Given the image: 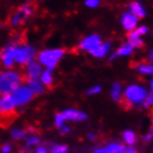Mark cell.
I'll list each match as a JSON object with an SVG mask.
<instances>
[{
  "label": "cell",
  "instance_id": "cell-1",
  "mask_svg": "<svg viewBox=\"0 0 153 153\" xmlns=\"http://www.w3.org/2000/svg\"><path fill=\"white\" fill-rule=\"evenodd\" d=\"M148 95L146 88L139 85H131L125 88L121 101H123V104L126 107L142 104Z\"/></svg>",
  "mask_w": 153,
  "mask_h": 153
},
{
  "label": "cell",
  "instance_id": "cell-2",
  "mask_svg": "<svg viewBox=\"0 0 153 153\" xmlns=\"http://www.w3.org/2000/svg\"><path fill=\"white\" fill-rule=\"evenodd\" d=\"M22 77L20 74L14 71H7L1 74L0 76V92L2 95L11 94L21 86Z\"/></svg>",
  "mask_w": 153,
  "mask_h": 153
},
{
  "label": "cell",
  "instance_id": "cell-3",
  "mask_svg": "<svg viewBox=\"0 0 153 153\" xmlns=\"http://www.w3.org/2000/svg\"><path fill=\"white\" fill-rule=\"evenodd\" d=\"M64 53V50L61 48L45 49L38 53L37 59L39 63L45 67H47V69L53 70L57 66L61 58L63 57Z\"/></svg>",
  "mask_w": 153,
  "mask_h": 153
},
{
  "label": "cell",
  "instance_id": "cell-4",
  "mask_svg": "<svg viewBox=\"0 0 153 153\" xmlns=\"http://www.w3.org/2000/svg\"><path fill=\"white\" fill-rule=\"evenodd\" d=\"M35 57V49L29 45L17 46L15 51V60L21 65H27L33 60Z\"/></svg>",
  "mask_w": 153,
  "mask_h": 153
},
{
  "label": "cell",
  "instance_id": "cell-5",
  "mask_svg": "<svg viewBox=\"0 0 153 153\" xmlns=\"http://www.w3.org/2000/svg\"><path fill=\"white\" fill-rule=\"evenodd\" d=\"M11 97L16 106H23L33 100V93L28 86L21 85L11 93Z\"/></svg>",
  "mask_w": 153,
  "mask_h": 153
},
{
  "label": "cell",
  "instance_id": "cell-6",
  "mask_svg": "<svg viewBox=\"0 0 153 153\" xmlns=\"http://www.w3.org/2000/svg\"><path fill=\"white\" fill-rule=\"evenodd\" d=\"M33 13V6L30 3H25L22 5L18 10L13 13L10 19V24L12 26H18L22 24L26 19H28Z\"/></svg>",
  "mask_w": 153,
  "mask_h": 153
},
{
  "label": "cell",
  "instance_id": "cell-7",
  "mask_svg": "<svg viewBox=\"0 0 153 153\" xmlns=\"http://www.w3.org/2000/svg\"><path fill=\"white\" fill-rule=\"evenodd\" d=\"M16 45L10 44L3 49L1 54V59H2V64L5 68L10 69L13 67L15 60V51H16Z\"/></svg>",
  "mask_w": 153,
  "mask_h": 153
},
{
  "label": "cell",
  "instance_id": "cell-8",
  "mask_svg": "<svg viewBox=\"0 0 153 153\" xmlns=\"http://www.w3.org/2000/svg\"><path fill=\"white\" fill-rule=\"evenodd\" d=\"M16 107L17 106L12 100L11 94L2 95L1 100H0V111H1V114L3 117L5 116L7 118V117L12 116Z\"/></svg>",
  "mask_w": 153,
  "mask_h": 153
},
{
  "label": "cell",
  "instance_id": "cell-9",
  "mask_svg": "<svg viewBox=\"0 0 153 153\" xmlns=\"http://www.w3.org/2000/svg\"><path fill=\"white\" fill-rule=\"evenodd\" d=\"M102 42V39L100 37V35H98L97 33L90 34L88 36L85 37L79 44V49L84 50V51H90L96 47H97L98 45H100Z\"/></svg>",
  "mask_w": 153,
  "mask_h": 153
},
{
  "label": "cell",
  "instance_id": "cell-10",
  "mask_svg": "<svg viewBox=\"0 0 153 153\" xmlns=\"http://www.w3.org/2000/svg\"><path fill=\"white\" fill-rule=\"evenodd\" d=\"M121 23L123 28L129 33L133 32L137 29V26L138 23V18L134 16L130 12H124L121 16Z\"/></svg>",
  "mask_w": 153,
  "mask_h": 153
},
{
  "label": "cell",
  "instance_id": "cell-11",
  "mask_svg": "<svg viewBox=\"0 0 153 153\" xmlns=\"http://www.w3.org/2000/svg\"><path fill=\"white\" fill-rule=\"evenodd\" d=\"M43 74L42 66L39 61L33 60L26 65V76L24 79H38Z\"/></svg>",
  "mask_w": 153,
  "mask_h": 153
},
{
  "label": "cell",
  "instance_id": "cell-12",
  "mask_svg": "<svg viewBox=\"0 0 153 153\" xmlns=\"http://www.w3.org/2000/svg\"><path fill=\"white\" fill-rule=\"evenodd\" d=\"M111 48V42L101 43L100 45H98L97 47H96L92 50H90L89 51V54H90V55H92L93 57H95V58L100 59V58L105 57L107 54L109 53Z\"/></svg>",
  "mask_w": 153,
  "mask_h": 153
},
{
  "label": "cell",
  "instance_id": "cell-13",
  "mask_svg": "<svg viewBox=\"0 0 153 153\" xmlns=\"http://www.w3.org/2000/svg\"><path fill=\"white\" fill-rule=\"evenodd\" d=\"M62 114H63V116L65 117L66 120L74 121V122H82L87 118V115L85 112L81 111L73 110V109L64 111L63 112H62Z\"/></svg>",
  "mask_w": 153,
  "mask_h": 153
},
{
  "label": "cell",
  "instance_id": "cell-14",
  "mask_svg": "<svg viewBox=\"0 0 153 153\" xmlns=\"http://www.w3.org/2000/svg\"><path fill=\"white\" fill-rule=\"evenodd\" d=\"M127 10H128V12H130L134 16H136L138 19H142V18L146 17L147 15L146 10L138 1H133L129 3Z\"/></svg>",
  "mask_w": 153,
  "mask_h": 153
},
{
  "label": "cell",
  "instance_id": "cell-15",
  "mask_svg": "<svg viewBox=\"0 0 153 153\" xmlns=\"http://www.w3.org/2000/svg\"><path fill=\"white\" fill-rule=\"evenodd\" d=\"M27 86H28L33 94L42 95L44 93V84L38 79H26Z\"/></svg>",
  "mask_w": 153,
  "mask_h": 153
},
{
  "label": "cell",
  "instance_id": "cell-16",
  "mask_svg": "<svg viewBox=\"0 0 153 153\" xmlns=\"http://www.w3.org/2000/svg\"><path fill=\"white\" fill-rule=\"evenodd\" d=\"M133 50H134L133 47L131 46V45H129L128 43L123 44L122 46L118 49H117L116 52H114L113 54H111L109 59L111 61V60L115 59L117 57H119V56H123V57L129 56V55H131V54L133 53Z\"/></svg>",
  "mask_w": 153,
  "mask_h": 153
},
{
  "label": "cell",
  "instance_id": "cell-17",
  "mask_svg": "<svg viewBox=\"0 0 153 153\" xmlns=\"http://www.w3.org/2000/svg\"><path fill=\"white\" fill-rule=\"evenodd\" d=\"M127 43L133 47V48H140L144 46V42L141 36L131 32L127 35Z\"/></svg>",
  "mask_w": 153,
  "mask_h": 153
},
{
  "label": "cell",
  "instance_id": "cell-18",
  "mask_svg": "<svg viewBox=\"0 0 153 153\" xmlns=\"http://www.w3.org/2000/svg\"><path fill=\"white\" fill-rule=\"evenodd\" d=\"M108 153H126L127 148L119 143H110L106 148Z\"/></svg>",
  "mask_w": 153,
  "mask_h": 153
},
{
  "label": "cell",
  "instance_id": "cell-19",
  "mask_svg": "<svg viewBox=\"0 0 153 153\" xmlns=\"http://www.w3.org/2000/svg\"><path fill=\"white\" fill-rule=\"evenodd\" d=\"M40 79H41V82L45 85H47L48 87H51L53 85V80H54L53 75H52V70L47 69L46 71H44Z\"/></svg>",
  "mask_w": 153,
  "mask_h": 153
},
{
  "label": "cell",
  "instance_id": "cell-20",
  "mask_svg": "<svg viewBox=\"0 0 153 153\" xmlns=\"http://www.w3.org/2000/svg\"><path fill=\"white\" fill-rule=\"evenodd\" d=\"M111 97L116 102H121L122 100V86L118 83H114L111 89Z\"/></svg>",
  "mask_w": 153,
  "mask_h": 153
},
{
  "label": "cell",
  "instance_id": "cell-21",
  "mask_svg": "<svg viewBox=\"0 0 153 153\" xmlns=\"http://www.w3.org/2000/svg\"><path fill=\"white\" fill-rule=\"evenodd\" d=\"M137 70L140 74L145 75H153V64H148V63H142L137 65Z\"/></svg>",
  "mask_w": 153,
  "mask_h": 153
},
{
  "label": "cell",
  "instance_id": "cell-22",
  "mask_svg": "<svg viewBox=\"0 0 153 153\" xmlns=\"http://www.w3.org/2000/svg\"><path fill=\"white\" fill-rule=\"evenodd\" d=\"M123 139L125 141V143L127 144V145H134V143L137 141V137H136V134H134L133 131L131 130H127L123 133Z\"/></svg>",
  "mask_w": 153,
  "mask_h": 153
},
{
  "label": "cell",
  "instance_id": "cell-23",
  "mask_svg": "<svg viewBox=\"0 0 153 153\" xmlns=\"http://www.w3.org/2000/svg\"><path fill=\"white\" fill-rule=\"evenodd\" d=\"M11 137L14 139V140H20V139H22L25 137V131L22 130V129H20V128H14L12 129L11 133Z\"/></svg>",
  "mask_w": 153,
  "mask_h": 153
},
{
  "label": "cell",
  "instance_id": "cell-24",
  "mask_svg": "<svg viewBox=\"0 0 153 153\" xmlns=\"http://www.w3.org/2000/svg\"><path fill=\"white\" fill-rule=\"evenodd\" d=\"M66 121L65 117L63 116V114L61 113H57L55 116V125L58 128H61L64 125V122Z\"/></svg>",
  "mask_w": 153,
  "mask_h": 153
},
{
  "label": "cell",
  "instance_id": "cell-25",
  "mask_svg": "<svg viewBox=\"0 0 153 153\" xmlns=\"http://www.w3.org/2000/svg\"><path fill=\"white\" fill-rule=\"evenodd\" d=\"M141 105H142V108H144V109H148V108H150L153 106V91H151L150 94L148 95L146 100H144V102Z\"/></svg>",
  "mask_w": 153,
  "mask_h": 153
},
{
  "label": "cell",
  "instance_id": "cell-26",
  "mask_svg": "<svg viewBox=\"0 0 153 153\" xmlns=\"http://www.w3.org/2000/svg\"><path fill=\"white\" fill-rule=\"evenodd\" d=\"M68 147L65 145H56L51 149V153H67Z\"/></svg>",
  "mask_w": 153,
  "mask_h": 153
},
{
  "label": "cell",
  "instance_id": "cell-27",
  "mask_svg": "<svg viewBox=\"0 0 153 153\" xmlns=\"http://www.w3.org/2000/svg\"><path fill=\"white\" fill-rule=\"evenodd\" d=\"M133 32L136 34L139 35V36H143V35H145V34L148 33L149 29H148L147 26H139V27H137V28L134 31H133Z\"/></svg>",
  "mask_w": 153,
  "mask_h": 153
},
{
  "label": "cell",
  "instance_id": "cell-28",
  "mask_svg": "<svg viewBox=\"0 0 153 153\" xmlns=\"http://www.w3.org/2000/svg\"><path fill=\"white\" fill-rule=\"evenodd\" d=\"M85 5L89 8H96L100 6V0H85Z\"/></svg>",
  "mask_w": 153,
  "mask_h": 153
},
{
  "label": "cell",
  "instance_id": "cell-29",
  "mask_svg": "<svg viewBox=\"0 0 153 153\" xmlns=\"http://www.w3.org/2000/svg\"><path fill=\"white\" fill-rule=\"evenodd\" d=\"M40 142L39 138L37 137H30L28 138V140H27L26 144L28 147H31V146H33V145H36V144H38Z\"/></svg>",
  "mask_w": 153,
  "mask_h": 153
},
{
  "label": "cell",
  "instance_id": "cell-30",
  "mask_svg": "<svg viewBox=\"0 0 153 153\" xmlns=\"http://www.w3.org/2000/svg\"><path fill=\"white\" fill-rule=\"evenodd\" d=\"M100 91H101V87L100 85H95L90 89H88L86 91V94L87 95H95V94L100 93Z\"/></svg>",
  "mask_w": 153,
  "mask_h": 153
},
{
  "label": "cell",
  "instance_id": "cell-31",
  "mask_svg": "<svg viewBox=\"0 0 153 153\" xmlns=\"http://www.w3.org/2000/svg\"><path fill=\"white\" fill-rule=\"evenodd\" d=\"M153 139V127L150 128V130L142 137L143 142H149Z\"/></svg>",
  "mask_w": 153,
  "mask_h": 153
},
{
  "label": "cell",
  "instance_id": "cell-32",
  "mask_svg": "<svg viewBox=\"0 0 153 153\" xmlns=\"http://www.w3.org/2000/svg\"><path fill=\"white\" fill-rule=\"evenodd\" d=\"M11 150V147L8 143H6L2 147V153H10Z\"/></svg>",
  "mask_w": 153,
  "mask_h": 153
},
{
  "label": "cell",
  "instance_id": "cell-33",
  "mask_svg": "<svg viewBox=\"0 0 153 153\" xmlns=\"http://www.w3.org/2000/svg\"><path fill=\"white\" fill-rule=\"evenodd\" d=\"M71 131V129L68 127V126H66V125H63L61 128H59V133H60V134H66L67 133H69Z\"/></svg>",
  "mask_w": 153,
  "mask_h": 153
},
{
  "label": "cell",
  "instance_id": "cell-34",
  "mask_svg": "<svg viewBox=\"0 0 153 153\" xmlns=\"http://www.w3.org/2000/svg\"><path fill=\"white\" fill-rule=\"evenodd\" d=\"M94 153H108L106 149H97L94 150Z\"/></svg>",
  "mask_w": 153,
  "mask_h": 153
},
{
  "label": "cell",
  "instance_id": "cell-35",
  "mask_svg": "<svg viewBox=\"0 0 153 153\" xmlns=\"http://www.w3.org/2000/svg\"><path fill=\"white\" fill-rule=\"evenodd\" d=\"M87 137H88L90 140H95V139H96V134H93V133H88V134H87Z\"/></svg>",
  "mask_w": 153,
  "mask_h": 153
},
{
  "label": "cell",
  "instance_id": "cell-36",
  "mask_svg": "<svg viewBox=\"0 0 153 153\" xmlns=\"http://www.w3.org/2000/svg\"><path fill=\"white\" fill-rule=\"evenodd\" d=\"M36 153H48V150L45 148H38L36 149Z\"/></svg>",
  "mask_w": 153,
  "mask_h": 153
},
{
  "label": "cell",
  "instance_id": "cell-37",
  "mask_svg": "<svg viewBox=\"0 0 153 153\" xmlns=\"http://www.w3.org/2000/svg\"><path fill=\"white\" fill-rule=\"evenodd\" d=\"M126 153H137V151L134 149V148H132V147H129V148H127V151H126Z\"/></svg>",
  "mask_w": 153,
  "mask_h": 153
},
{
  "label": "cell",
  "instance_id": "cell-38",
  "mask_svg": "<svg viewBox=\"0 0 153 153\" xmlns=\"http://www.w3.org/2000/svg\"><path fill=\"white\" fill-rule=\"evenodd\" d=\"M149 59H150V61L153 63V49L151 50V52H150V55H149Z\"/></svg>",
  "mask_w": 153,
  "mask_h": 153
},
{
  "label": "cell",
  "instance_id": "cell-39",
  "mask_svg": "<svg viewBox=\"0 0 153 153\" xmlns=\"http://www.w3.org/2000/svg\"><path fill=\"white\" fill-rule=\"evenodd\" d=\"M150 88H151V91H153V79L151 80V82H150Z\"/></svg>",
  "mask_w": 153,
  "mask_h": 153
},
{
  "label": "cell",
  "instance_id": "cell-40",
  "mask_svg": "<svg viewBox=\"0 0 153 153\" xmlns=\"http://www.w3.org/2000/svg\"><path fill=\"white\" fill-rule=\"evenodd\" d=\"M151 36H152V37H153V30H152V31H151Z\"/></svg>",
  "mask_w": 153,
  "mask_h": 153
},
{
  "label": "cell",
  "instance_id": "cell-41",
  "mask_svg": "<svg viewBox=\"0 0 153 153\" xmlns=\"http://www.w3.org/2000/svg\"><path fill=\"white\" fill-rule=\"evenodd\" d=\"M138 1H139V0H138Z\"/></svg>",
  "mask_w": 153,
  "mask_h": 153
}]
</instances>
